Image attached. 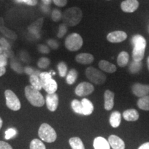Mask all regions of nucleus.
<instances>
[{"label": "nucleus", "instance_id": "f257e3e1", "mask_svg": "<svg viewBox=\"0 0 149 149\" xmlns=\"http://www.w3.org/2000/svg\"><path fill=\"white\" fill-rule=\"evenodd\" d=\"M132 44L133 45L132 56L135 61H141L144 57L145 49L146 46V41L140 35H135L131 39Z\"/></svg>", "mask_w": 149, "mask_h": 149}, {"label": "nucleus", "instance_id": "f03ea898", "mask_svg": "<svg viewBox=\"0 0 149 149\" xmlns=\"http://www.w3.org/2000/svg\"><path fill=\"white\" fill-rule=\"evenodd\" d=\"M83 17L82 11L78 7L68 8L62 14V21L67 26H74L81 22Z\"/></svg>", "mask_w": 149, "mask_h": 149}, {"label": "nucleus", "instance_id": "7ed1b4c3", "mask_svg": "<svg viewBox=\"0 0 149 149\" xmlns=\"http://www.w3.org/2000/svg\"><path fill=\"white\" fill-rule=\"evenodd\" d=\"M25 96L31 105L36 107H42L45 104L44 97L40 91L35 89L31 86H27L25 88Z\"/></svg>", "mask_w": 149, "mask_h": 149}, {"label": "nucleus", "instance_id": "20e7f679", "mask_svg": "<svg viewBox=\"0 0 149 149\" xmlns=\"http://www.w3.org/2000/svg\"><path fill=\"white\" fill-rule=\"evenodd\" d=\"M39 77L40 79L42 88H44L48 94L55 93L57 90V84L52 77L51 72H42L39 75Z\"/></svg>", "mask_w": 149, "mask_h": 149}, {"label": "nucleus", "instance_id": "39448f33", "mask_svg": "<svg viewBox=\"0 0 149 149\" xmlns=\"http://www.w3.org/2000/svg\"><path fill=\"white\" fill-rule=\"evenodd\" d=\"M39 137L42 141L48 143L54 142L57 139V133L54 128L49 124L44 123L40 126L38 130Z\"/></svg>", "mask_w": 149, "mask_h": 149}, {"label": "nucleus", "instance_id": "423d86ee", "mask_svg": "<svg viewBox=\"0 0 149 149\" xmlns=\"http://www.w3.org/2000/svg\"><path fill=\"white\" fill-rule=\"evenodd\" d=\"M83 46V39L78 33H72L65 40V47L70 51H79Z\"/></svg>", "mask_w": 149, "mask_h": 149}, {"label": "nucleus", "instance_id": "0eeeda50", "mask_svg": "<svg viewBox=\"0 0 149 149\" xmlns=\"http://www.w3.org/2000/svg\"><path fill=\"white\" fill-rule=\"evenodd\" d=\"M86 75L91 82L94 83L95 84L97 85L103 84L106 81V79H107V77L103 72L92 66H90L86 68Z\"/></svg>", "mask_w": 149, "mask_h": 149}, {"label": "nucleus", "instance_id": "6e6552de", "mask_svg": "<svg viewBox=\"0 0 149 149\" xmlns=\"http://www.w3.org/2000/svg\"><path fill=\"white\" fill-rule=\"evenodd\" d=\"M6 106L9 109L17 111L21 109V103L17 96L10 90H6L4 93Z\"/></svg>", "mask_w": 149, "mask_h": 149}, {"label": "nucleus", "instance_id": "1a4fd4ad", "mask_svg": "<svg viewBox=\"0 0 149 149\" xmlns=\"http://www.w3.org/2000/svg\"><path fill=\"white\" fill-rule=\"evenodd\" d=\"M94 90L95 88L93 84H91V83L84 81V82L80 83L79 84L77 85L74 92L77 96L85 97L91 95Z\"/></svg>", "mask_w": 149, "mask_h": 149}, {"label": "nucleus", "instance_id": "9d476101", "mask_svg": "<svg viewBox=\"0 0 149 149\" xmlns=\"http://www.w3.org/2000/svg\"><path fill=\"white\" fill-rule=\"evenodd\" d=\"M132 92L138 97L149 95V85L142 84L140 83H135L132 86Z\"/></svg>", "mask_w": 149, "mask_h": 149}, {"label": "nucleus", "instance_id": "9b49d317", "mask_svg": "<svg viewBox=\"0 0 149 149\" xmlns=\"http://www.w3.org/2000/svg\"><path fill=\"white\" fill-rule=\"evenodd\" d=\"M107 40L111 43H120L127 38V34L122 31H116L110 33L107 37Z\"/></svg>", "mask_w": 149, "mask_h": 149}, {"label": "nucleus", "instance_id": "f8f14e48", "mask_svg": "<svg viewBox=\"0 0 149 149\" xmlns=\"http://www.w3.org/2000/svg\"><path fill=\"white\" fill-rule=\"evenodd\" d=\"M46 104L50 111L54 112L57 110L59 104V97L56 93L48 94L46 97Z\"/></svg>", "mask_w": 149, "mask_h": 149}, {"label": "nucleus", "instance_id": "ddd939ff", "mask_svg": "<svg viewBox=\"0 0 149 149\" xmlns=\"http://www.w3.org/2000/svg\"><path fill=\"white\" fill-rule=\"evenodd\" d=\"M138 7L139 2L137 0H125L121 3V8L126 13L135 12Z\"/></svg>", "mask_w": 149, "mask_h": 149}, {"label": "nucleus", "instance_id": "4468645a", "mask_svg": "<svg viewBox=\"0 0 149 149\" xmlns=\"http://www.w3.org/2000/svg\"><path fill=\"white\" fill-rule=\"evenodd\" d=\"M104 109L107 111H111L114 107L115 94L113 91L107 90L104 92Z\"/></svg>", "mask_w": 149, "mask_h": 149}, {"label": "nucleus", "instance_id": "2eb2a0df", "mask_svg": "<svg viewBox=\"0 0 149 149\" xmlns=\"http://www.w3.org/2000/svg\"><path fill=\"white\" fill-rule=\"evenodd\" d=\"M108 141L113 149H125V143L118 136L115 135L109 136Z\"/></svg>", "mask_w": 149, "mask_h": 149}, {"label": "nucleus", "instance_id": "dca6fc26", "mask_svg": "<svg viewBox=\"0 0 149 149\" xmlns=\"http://www.w3.org/2000/svg\"><path fill=\"white\" fill-rule=\"evenodd\" d=\"M0 32L8 38L10 40H15L17 39V34L12 30L8 29L4 25V22H3V19L2 17H0Z\"/></svg>", "mask_w": 149, "mask_h": 149}, {"label": "nucleus", "instance_id": "f3484780", "mask_svg": "<svg viewBox=\"0 0 149 149\" xmlns=\"http://www.w3.org/2000/svg\"><path fill=\"white\" fill-rule=\"evenodd\" d=\"M75 60L81 64H90L94 61V57L90 53H83L78 54L75 57Z\"/></svg>", "mask_w": 149, "mask_h": 149}, {"label": "nucleus", "instance_id": "a211bd4d", "mask_svg": "<svg viewBox=\"0 0 149 149\" xmlns=\"http://www.w3.org/2000/svg\"><path fill=\"white\" fill-rule=\"evenodd\" d=\"M123 117L124 119L128 122H135L139 119V113L137 110L131 109L126 110L123 113Z\"/></svg>", "mask_w": 149, "mask_h": 149}, {"label": "nucleus", "instance_id": "6ab92c4d", "mask_svg": "<svg viewBox=\"0 0 149 149\" xmlns=\"http://www.w3.org/2000/svg\"><path fill=\"white\" fill-rule=\"evenodd\" d=\"M93 147L95 149H111L109 141L102 137H97L95 138Z\"/></svg>", "mask_w": 149, "mask_h": 149}, {"label": "nucleus", "instance_id": "aec40b11", "mask_svg": "<svg viewBox=\"0 0 149 149\" xmlns=\"http://www.w3.org/2000/svg\"><path fill=\"white\" fill-rule=\"evenodd\" d=\"M99 67L103 71L109 73H113L117 70L116 66L109 61L106 60H101L99 62Z\"/></svg>", "mask_w": 149, "mask_h": 149}, {"label": "nucleus", "instance_id": "412c9836", "mask_svg": "<svg viewBox=\"0 0 149 149\" xmlns=\"http://www.w3.org/2000/svg\"><path fill=\"white\" fill-rule=\"evenodd\" d=\"M43 23H44V19L40 18L36 20L33 24H31L29 27V31L31 34L37 35L40 32V30L42 29Z\"/></svg>", "mask_w": 149, "mask_h": 149}, {"label": "nucleus", "instance_id": "4be33fe9", "mask_svg": "<svg viewBox=\"0 0 149 149\" xmlns=\"http://www.w3.org/2000/svg\"><path fill=\"white\" fill-rule=\"evenodd\" d=\"M122 115L119 111H114L111 113L109 118V122L112 127L117 128L121 124Z\"/></svg>", "mask_w": 149, "mask_h": 149}, {"label": "nucleus", "instance_id": "5701e85b", "mask_svg": "<svg viewBox=\"0 0 149 149\" xmlns=\"http://www.w3.org/2000/svg\"><path fill=\"white\" fill-rule=\"evenodd\" d=\"M81 102L83 107V115H90L92 114L93 111H94V107H93L92 102L86 98L82 99Z\"/></svg>", "mask_w": 149, "mask_h": 149}, {"label": "nucleus", "instance_id": "b1692460", "mask_svg": "<svg viewBox=\"0 0 149 149\" xmlns=\"http://www.w3.org/2000/svg\"><path fill=\"white\" fill-rule=\"evenodd\" d=\"M129 61V55L127 52L122 51L117 56V64L120 67H125Z\"/></svg>", "mask_w": 149, "mask_h": 149}, {"label": "nucleus", "instance_id": "393cba45", "mask_svg": "<svg viewBox=\"0 0 149 149\" xmlns=\"http://www.w3.org/2000/svg\"><path fill=\"white\" fill-rule=\"evenodd\" d=\"M69 144L72 149H85L83 141L79 137H71L69 139Z\"/></svg>", "mask_w": 149, "mask_h": 149}, {"label": "nucleus", "instance_id": "a878e982", "mask_svg": "<svg viewBox=\"0 0 149 149\" xmlns=\"http://www.w3.org/2000/svg\"><path fill=\"white\" fill-rule=\"evenodd\" d=\"M29 80L31 86L33 87L35 89H36L37 91H40L41 89H42V84H41L40 79L39 77V76L33 74V75L30 76Z\"/></svg>", "mask_w": 149, "mask_h": 149}, {"label": "nucleus", "instance_id": "bb28decb", "mask_svg": "<svg viewBox=\"0 0 149 149\" xmlns=\"http://www.w3.org/2000/svg\"><path fill=\"white\" fill-rule=\"evenodd\" d=\"M137 107L141 110L149 111V95L143 97L139 99L137 101Z\"/></svg>", "mask_w": 149, "mask_h": 149}, {"label": "nucleus", "instance_id": "cd10ccee", "mask_svg": "<svg viewBox=\"0 0 149 149\" xmlns=\"http://www.w3.org/2000/svg\"><path fill=\"white\" fill-rule=\"evenodd\" d=\"M141 67H142L141 61H135L133 60L129 65V71L132 74L137 73L141 70Z\"/></svg>", "mask_w": 149, "mask_h": 149}, {"label": "nucleus", "instance_id": "c85d7f7f", "mask_svg": "<svg viewBox=\"0 0 149 149\" xmlns=\"http://www.w3.org/2000/svg\"><path fill=\"white\" fill-rule=\"evenodd\" d=\"M77 72L75 69H71L66 74V83L69 85H72L75 82L77 78Z\"/></svg>", "mask_w": 149, "mask_h": 149}, {"label": "nucleus", "instance_id": "c756f323", "mask_svg": "<svg viewBox=\"0 0 149 149\" xmlns=\"http://www.w3.org/2000/svg\"><path fill=\"white\" fill-rule=\"evenodd\" d=\"M71 107L74 113L83 115V107L81 102L77 100H73L71 102Z\"/></svg>", "mask_w": 149, "mask_h": 149}, {"label": "nucleus", "instance_id": "7c9ffc66", "mask_svg": "<svg viewBox=\"0 0 149 149\" xmlns=\"http://www.w3.org/2000/svg\"><path fill=\"white\" fill-rule=\"evenodd\" d=\"M30 149H46V146L42 141L38 139H34L31 141Z\"/></svg>", "mask_w": 149, "mask_h": 149}, {"label": "nucleus", "instance_id": "2f4dec72", "mask_svg": "<svg viewBox=\"0 0 149 149\" xmlns=\"http://www.w3.org/2000/svg\"><path fill=\"white\" fill-rule=\"evenodd\" d=\"M57 70H58L59 75H60L61 77H64L66 75L67 70H68L66 63L64 62V61L59 62L58 65H57Z\"/></svg>", "mask_w": 149, "mask_h": 149}, {"label": "nucleus", "instance_id": "473e14b6", "mask_svg": "<svg viewBox=\"0 0 149 149\" xmlns=\"http://www.w3.org/2000/svg\"><path fill=\"white\" fill-rule=\"evenodd\" d=\"M50 63H51V61H50L49 59L46 58V57H42L37 61V66H39V68L45 69V68H48L50 65Z\"/></svg>", "mask_w": 149, "mask_h": 149}, {"label": "nucleus", "instance_id": "72a5a7b5", "mask_svg": "<svg viewBox=\"0 0 149 149\" xmlns=\"http://www.w3.org/2000/svg\"><path fill=\"white\" fill-rule=\"evenodd\" d=\"M51 18L54 22H59L60 21L61 19H62V13L58 9H54L52 11Z\"/></svg>", "mask_w": 149, "mask_h": 149}, {"label": "nucleus", "instance_id": "f704fd0d", "mask_svg": "<svg viewBox=\"0 0 149 149\" xmlns=\"http://www.w3.org/2000/svg\"><path fill=\"white\" fill-rule=\"evenodd\" d=\"M67 30H68V28H67V26L65 24H61L59 25V30H58V33H57V37L59 38H62L63 37L66 35L67 32Z\"/></svg>", "mask_w": 149, "mask_h": 149}, {"label": "nucleus", "instance_id": "c9c22d12", "mask_svg": "<svg viewBox=\"0 0 149 149\" xmlns=\"http://www.w3.org/2000/svg\"><path fill=\"white\" fill-rule=\"evenodd\" d=\"M17 133V131L15 128H8L6 131L5 132V139H10L13 137H15Z\"/></svg>", "mask_w": 149, "mask_h": 149}, {"label": "nucleus", "instance_id": "e433bc0d", "mask_svg": "<svg viewBox=\"0 0 149 149\" xmlns=\"http://www.w3.org/2000/svg\"><path fill=\"white\" fill-rule=\"evenodd\" d=\"M11 67H12V68L15 71H16L19 74L23 73V72L24 71V69H23L22 66L18 62H17L16 61H12V62H11Z\"/></svg>", "mask_w": 149, "mask_h": 149}, {"label": "nucleus", "instance_id": "4c0bfd02", "mask_svg": "<svg viewBox=\"0 0 149 149\" xmlns=\"http://www.w3.org/2000/svg\"><path fill=\"white\" fill-rule=\"evenodd\" d=\"M24 72H26L27 74L29 75H33V74H35V75H37L39 76L41 72L40 71H37L35 68H32V67H30V66H27L24 68Z\"/></svg>", "mask_w": 149, "mask_h": 149}, {"label": "nucleus", "instance_id": "58836bf2", "mask_svg": "<svg viewBox=\"0 0 149 149\" xmlns=\"http://www.w3.org/2000/svg\"><path fill=\"white\" fill-rule=\"evenodd\" d=\"M0 45H1V47L3 49L10 50V44H9V42L5 38H3V37L2 38H0Z\"/></svg>", "mask_w": 149, "mask_h": 149}, {"label": "nucleus", "instance_id": "ea45409f", "mask_svg": "<svg viewBox=\"0 0 149 149\" xmlns=\"http://www.w3.org/2000/svg\"><path fill=\"white\" fill-rule=\"evenodd\" d=\"M17 3H24L29 6H36L37 4V0H15Z\"/></svg>", "mask_w": 149, "mask_h": 149}, {"label": "nucleus", "instance_id": "a19ab883", "mask_svg": "<svg viewBox=\"0 0 149 149\" xmlns=\"http://www.w3.org/2000/svg\"><path fill=\"white\" fill-rule=\"evenodd\" d=\"M48 45L49 46L50 48H51L52 49H57L59 47V44L57 41L55 40H48Z\"/></svg>", "mask_w": 149, "mask_h": 149}, {"label": "nucleus", "instance_id": "79ce46f5", "mask_svg": "<svg viewBox=\"0 0 149 149\" xmlns=\"http://www.w3.org/2000/svg\"><path fill=\"white\" fill-rule=\"evenodd\" d=\"M8 63V57L4 54H0V66L6 67Z\"/></svg>", "mask_w": 149, "mask_h": 149}, {"label": "nucleus", "instance_id": "37998d69", "mask_svg": "<svg viewBox=\"0 0 149 149\" xmlns=\"http://www.w3.org/2000/svg\"><path fill=\"white\" fill-rule=\"evenodd\" d=\"M38 50L40 53L44 54H48L50 52L49 48L45 45H43V44H40L38 46Z\"/></svg>", "mask_w": 149, "mask_h": 149}, {"label": "nucleus", "instance_id": "c03bdc74", "mask_svg": "<svg viewBox=\"0 0 149 149\" xmlns=\"http://www.w3.org/2000/svg\"><path fill=\"white\" fill-rule=\"evenodd\" d=\"M56 6L59 7H64L66 5L67 0H52Z\"/></svg>", "mask_w": 149, "mask_h": 149}, {"label": "nucleus", "instance_id": "a18cd8bd", "mask_svg": "<svg viewBox=\"0 0 149 149\" xmlns=\"http://www.w3.org/2000/svg\"><path fill=\"white\" fill-rule=\"evenodd\" d=\"M0 149H13V148L8 143L0 141Z\"/></svg>", "mask_w": 149, "mask_h": 149}, {"label": "nucleus", "instance_id": "49530a36", "mask_svg": "<svg viewBox=\"0 0 149 149\" xmlns=\"http://www.w3.org/2000/svg\"><path fill=\"white\" fill-rule=\"evenodd\" d=\"M138 149H149V142H146L139 147Z\"/></svg>", "mask_w": 149, "mask_h": 149}, {"label": "nucleus", "instance_id": "de8ad7c7", "mask_svg": "<svg viewBox=\"0 0 149 149\" xmlns=\"http://www.w3.org/2000/svg\"><path fill=\"white\" fill-rule=\"evenodd\" d=\"M6 70L5 67L0 66V77L3 76L6 73Z\"/></svg>", "mask_w": 149, "mask_h": 149}, {"label": "nucleus", "instance_id": "09e8293b", "mask_svg": "<svg viewBox=\"0 0 149 149\" xmlns=\"http://www.w3.org/2000/svg\"><path fill=\"white\" fill-rule=\"evenodd\" d=\"M42 2L44 3V4L47 5V6H49L52 2V0H42Z\"/></svg>", "mask_w": 149, "mask_h": 149}, {"label": "nucleus", "instance_id": "8fccbe9b", "mask_svg": "<svg viewBox=\"0 0 149 149\" xmlns=\"http://www.w3.org/2000/svg\"><path fill=\"white\" fill-rule=\"evenodd\" d=\"M2 125H3V121L1 120V117H0V129H1V127H2Z\"/></svg>", "mask_w": 149, "mask_h": 149}, {"label": "nucleus", "instance_id": "3c124183", "mask_svg": "<svg viewBox=\"0 0 149 149\" xmlns=\"http://www.w3.org/2000/svg\"><path fill=\"white\" fill-rule=\"evenodd\" d=\"M147 67H148V69L149 71V57H148V59H147Z\"/></svg>", "mask_w": 149, "mask_h": 149}, {"label": "nucleus", "instance_id": "603ef678", "mask_svg": "<svg viewBox=\"0 0 149 149\" xmlns=\"http://www.w3.org/2000/svg\"><path fill=\"white\" fill-rule=\"evenodd\" d=\"M3 53V49L1 47V46H0V54H2Z\"/></svg>", "mask_w": 149, "mask_h": 149}]
</instances>
